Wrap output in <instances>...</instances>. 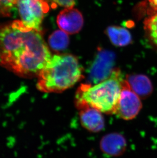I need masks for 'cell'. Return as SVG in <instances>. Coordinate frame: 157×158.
Segmentation results:
<instances>
[{
  "instance_id": "9",
  "label": "cell",
  "mask_w": 157,
  "mask_h": 158,
  "mask_svg": "<svg viewBox=\"0 0 157 158\" xmlns=\"http://www.w3.org/2000/svg\"><path fill=\"white\" fill-rule=\"evenodd\" d=\"M127 141L122 135L111 133L104 136L100 141V148L104 154L111 157H117L124 153Z\"/></svg>"
},
{
  "instance_id": "6",
  "label": "cell",
  "mask_w": 157,
  "mask_h": 158,
  "mask_svg": "<svg viewBox=\"0 0 157 158\" xmlns=\"http://www.w3.org/2000/svg\"><path fill=\"white\" fill-rule=\"evenodd\" d=\"M142 107L141 98L124 79L114 114L123 119L130 120L138 115Z\"/></svg>"
},
{
  "instance_id": "11",
  "label": "cell",
  "mask_w": 157,
  "mask_h": 158,
  "mask_svg": "<svg viewBox=\"0 0 157 158\" xmlns=\"http://www.w3.org/2000/svg\"><path fill=\"white\" fill-rule=\"evenodd\" d=\"M106 33L111 43L116 46H126L132 42L130 32L123 27L110 26L107 28Z\"/></svg>"
},
{
  "instance_id": "14",
  "label": "cell",
  "mask_w": 157,
  "mask_h": 158,
  "mask_svg": "<svg viewBox=\"0 0 157 158\" xmlns=\"http://www.w3.org/2000/svg\"><path fill=\"white\" fill-rule=\"evenodd\" d=\"M17 0H0V9L3 14L9 13L16 6Z\"/></svg>"
},
{
  "instance_id": "17",
  "label": "cell",
  "mask_w": 157,
  "mask_h": 158,
  "mask_svg": "<svg viewBox=\"0 0 157 158\" xmlns=\"http://www.w3.org/2000/svg\"><path fill=\"white\" fill-rule=\"evenodd\" d=\"M0 6H1V2H0Z\"/></svg>"
},
{
  "instance_id": "5",
  "label": "cell",
  "mask_w": 157,
  "mask_h": 158,
  "mask_svg": "<svg viewBox=\"0 0 157 158\" xmlns=\"http://www.w3.org/2000/svg\"><path fill=\"white\" fill-rule=\"evenodd\" d=\"M115 59L112 51L99 49L88 69L87 84H98L109 77L115 70Z\"/></svg>"
},
{
  "instance_id": "8",
  "label": "cell",
  "mask_w": 157,
  "mask_h": 158,
  "mask_svg": "<svg viewBox=\"0 0 157 158\" xmlns=\"http://www.w3.org/2000/svg\"><path fill=\"white\" fill-rule=\"evenodd\" d=\"M57 22L61 30L67 34H75L82 28L84 23L81 12L73 7L65 8L58 15Z\"/></svg>"
},
{
  "instance_id": "3",
  "label": "cell",
  "mask_w": 157,
  "mask_h": 158,
  "mask_svg": "<svg viewBox=\"0 0 157 158\" xmlns=\"http://www.w3.org/2000/svg\"><path fill=\"white\" fill-rule=\"evenodd\" d=\"M124 78L119 69L109 77L98 84H83L76 94V100L82 102L105 114H114Z\"/></svg>"
},
{
  "instance_id": "15",
  "label": "cell",
  "mask_w": 157,
  "mask_h": 158,
  "mask_svg": "<svg viewBox=\"0 0 157 158\" xmlns=\"http://www.w3.org/2000/svg\"><path fill=\"white\" fill-rule=\"evenodd\" d=\"M55 6L59 5L64 7H74L75 4V0H49Z\"/></svg>"
},
{
  "instance_id": "1",
  "label": "cell",
  "mask_w": 157,
  "mask_h": 158,
  "mask_svg": "<svg viewBox=\"0 0 157 158\" xmlns=\"http://www.w3.org/2000/svg\"><path fill=\"white\" fill-rule=\"evenodd\" d=\"M51 57L39 31L26 27L21 21L0 28V64L14 73L38 75Z\"/></svg>"
},
{
  "instance_id": "13",
  "label": "cell",
  "mask_w": 157,
  "mask_h": 158,
  "mask_svg": "<svg viewBox=\"0 0 157 158\" xmlns=\"http://www.w3.org/2000/svg\"><path fill=\"white\" fill-rule=\"evenodd\" d=\"M144 29L148 40L157 48V12L151 14L145 19Z\"/></svg>"
},
{
  "instance_id": "12",
  "label": "cell",
  "mask_w": 157,
  "mask_h": 158,
  "mask_svg": "<svg viewBox=\"0 0 157 158\" xmlns=\"http://www.w3.org/2000/svg\"><path fill=\"white\" fill-rule=\"evenodd\" d=\"M48 41L51 49L58 52L66 49L69 45L70 39L67 33L60 29L54 32L50 36Z\"/></svg>"
},
{
  "instance_id": "7",
  "label": "cell",
  "mask_w": 157,
  "mask_h": 158,
  "mask_svg": "<svg viewBox=\"0 0 157 158\" xmlns=\"http://www.w3.org/2000/svg\"><path fill=\"white\" fill-rule=\"evenodd\" d=\"M79 110V117L82 125L85 129L94 133L101 131L105 127L102 113L82 102L76 100Z\"/></svg>"
},
{
  "instance_id": "4",
  "label": "cell",
  "mask_w": 157,
  "mask_h": 158,
  "mask_svg": "<svg viewBox=\"0 0 157 158\" xmlns=\"http://www.w3.org/2000/svg\"><path fill=\"white\" fill-rule=\"evenodd\" d=\"M16 6L22 24L39 31L43 18L50 9L46 0H17Z\"/></svg>"
},
{
  "instance_id": "2",
  "label": "cell",
  "mask_w": 157,
  "mask_h": 158,
  "mask_svg": "<svg viewBox=\"0 0 157 158\" xmlns=\"http://www.w3.org/2000/svg\"><path fill=\"white\" fill-rule=\"evenodd\" d=\"M83 77V69L76 57L55 54L39 73L36 85L42 92L60 93L73 87Z\"/></svg>"
},
{
  "instance_id": "10",
  "label": "cell",
  "mask_w": 157,
  "mask_h": 158,
  "mask_svg": "<svg viewBox=\"0 0 157 158\" xmlns=\"http://www.w3.org/2000/svg\"><path fill=\"white\" fill-rule=\"evenodd\" d=\"M126 80L132 90L140 98H146L153 92V84L148 77L142 74L129 75Z\"/></svg>"
},
{
  "instance_id": "16",
  "label": "cell",
  "mask_w": 157,
  "mask_h": 158,
  "mask_svg": "<svg viewBox=\"0 0 157 158\" xmlns=\"http://www.w3.org/2000/svg\"><path fill=\"white\" fill-rule=\"evenodd\" d=\"M148 4L151 7V15L157 12V0H147Z\"/></svg>"
}]
</instances>
